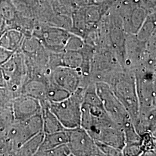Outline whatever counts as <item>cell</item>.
Here are the masks:
<instances>
[{
  "label": "cell",
  "instance_id": "44dd1931",
  "mask_svg": "<svg viewBox=\"0 0 156 156\" xmlns=\"http://www.w3.org/2000/svg\"><path fill=\"white\" fill-rule=\"evenodd\" d=\"M70 94L71 93L67 90L53 83L48 79L47 84V100L50 102H60L68 98Z\"/></svg>",
  "mask_w": 156,
  "mask_h": 156
},
{
  "label": "cell",
  "instance_id": "9a60e30c",
  "mask_svg": "<svg viewBox=\"0 0 156 156\" xmlns=\"http://www.w3.org/2000/svg\"><path fill=\"white\" fill-rule=\"evenodd\" d=\"M48 78H42L28 79L23 85L20 95H24L35 98L40 102L47 100V84Z\"/></svg>",
  "mask_w": 156,
  "mask_h": 156
},
{
  "label": "cell",
  "instance_id": "f546056e",
  "mask_svg": "<svg viewBox=\"0 0 156 156\" xmlns=\"http://www.w3.org/2000/svg\"><path fill=\"white\" fill-rule=\"evenodd\" d=\"M6 29V22L3 17L0 16V36L3 34Z\"/></svg>",
  "mask_w": 156,
  "mask_h": 156
},
{
  "label": "cell",
  "instance_id": "7a4b0ae2",
  "mask_svg": "<svg viewBox=\"0 0 156 156\" xmlns=\"http://www.w3.org/2000/svg\"><path fill=\"white\" fill-rule=\"evenodd\" d=\"M107 84L128 112L134 126L138 118L140 104L134 71L122 68Z\"/></svg>",
  "mask_w": 156,
  "mask_h": 156
},
{
  "label": "cell",
  "instance_id": "7c38bea8",
  "mask_svg": "<svg viewBox=\"0 0 156 156\" xmlns=\"http://www.w3.org/2000/svg\"><path fill=\"white\" fill-rule=\"evenodd\" d=\"M47 77L51 82L71 94L79 87L86 86L88 83L78 70L62 66H58L50 70Z\"/></svg>",
  "mask_w": 156,
  "mask_h": 156
},
{
  "label": "cell",
  "instance_id": "d4e9b609",
  "mask_svg": "<svg viewBox=\"0 0 156 156\" xmlns=\"http://www.w3.org/2000/svg\"><path fill=\"white\" fill-rule=\"evenodd\" d=\"M13 8L8 2H2L0 4V16L3 17L6 22L11 21L15 17Z\"/></svg>",
  "mask_w": 156,
  "mask_h": 156
},
{
  "label": "cell",
  "instance_id": "cb8c5ba5",
  "mask_svg": "<svg viewBox=\"0 0 156 156\" xmlns=\"http://www.w3.org/2000/svg\"><path fill=\"white\" fill-rule=\"evenodd\" d=\"M143 152L142 143L126 144L122 150L123 156H142Z\"/></svg>",
  "mask_w": 156,
  "mask_h": 156
},
{
  "label": "cell",
  "instance_id": "7402d4cb",
  "mask_svg": "<svg viewBox=\"0 0 156 156\" xmlns=\"http://www.w3.org/2000/svg\"><path fill=\"white\" fill-rule=\"evenodd\" d=\"M37 156H70L71 153L68 144H63L52 149L42 151L38 154Z\"/></svg>",
  "mask_w": 156,
  "mask_h": 156
},
{
  "label": "cell",
  "instance_id": "8fae6325",
  "mask_svg": "<svg viewBox=\"0 0 156 156\" xmlns=\"http://www.w3.org/2000/svg\"><path fill=\"white\" fill-rule=\"evenodd\" d=\"M68 145L71 156H104L99 147L89 134L81 127L68 129Z\"/></svg>",
  "mask_w": 156,
  "mask_h": 156
},
{
  "label": "cell",
  "instance_id": "ffe728a7",
  "mask_svg": "<svg viewBox=\"0 0 156 156\" xmlns=\"http://www.w3.org/2000/svg\"><path fill=\"white\" fill-rule=\"evenodd\" d=\"M155 33L156 12L150 13L147 15L145 22L142 24V26L135 35L139 40L146 42Z\"/></svg>",
  "mask_w": 156,
  "mask_h": 156
},
{
  "label": "cell",
  "instance_id": "6da1fadb",
  "mask_svg": "<svg viewBox=\"0 0 156 156\" xmlns=\"http://www.w3.org/2000/svg\"><path fill=\"white\" fill-rule=\"evenodd\" d=\"M80 127L96 142L122 151L126 145L123 128L106 113L97 93L94 82H90L85 87Z\"/></svg>",
  "mask_w": 156,
  "mask_h": 156
},
{
  "label": "cell",
  "instance_id": "ac0fdd59",
  "mask_svg": "<svg viewBox=\"0 0 156 156\" xmlns=\"http://www.w3.org/2000/svg\"><path fill=\"white\" fill-rule=\"evenodd\" d=\"M69 140L68 129L57 131L50 134H44L42 142L39 150L35 156H37L40 153L52 149L57 146L63 144H67Z\"/></svg>",
  "mask_w": 156,
  "mask_h": 156
},
{
  "label": "cell",
  "instance_id": "5bb4252c",
  "mask_svg": "<svg viewBox=\"0 0 156 156\" xmlns=\"http://www.w3.org/2000/svg\"><path fill=\"white\" fill-rule=\"evenodd\" d=\"M146 53V42L134 34H127L124 68L134 71L142 65Z\"/></svg>",
  "mask_w": 156,
  "mask_h": 156
},
{
  "label": "cell",
  "instance_id": "2e32d148",
  "mask_svg": "<svg viewBox=\"0 0 156 156\" xmlns=\"http://www.w3.org/2000/svg\"><path fill=\"white\" fill-rule=\"evenodd\" d=\"M40 102L42 107L41 116L44 134H50L67 129L63 127L55 115L50 111L48 106V101Z\"/></svg>",
  "mask_w": 156,
  "mask_h": 156
},
{
  "label": "cell",
  "instance_id": "4fadbf2b",
  "mask_svg": "<svg viewBox=\"0 0 156 156\" xmlns=\"http://www.w3.org/2000/svg\"><path fill=\"white\" fill-rule=\"evenodd\" d=\"M11 107L14 122L23 121L39 114L42 109L39 100L24 95L14 97Z\"/></svg>",
  "mask_w": 156,
  "mask_h": 156
},
{
  "label": "cell",
  "instance_id": "d6986e66",
  "mask_svg": "<svg viewBox=\"0 0 156 156\" xmlns=\"http://www.w3.org/2000/svg\"><path fill=\"white\" fill-rule=\"evenodd\" d=\"M43 131L26 141L16 151V156H35L39 150L44 137Z\"/></svg>",
  "mask_w": 156,
  "mask_h": 156
},
{
  "label": "cell",
  "instance_id": "484cf974",
  "mask_svg": "<svg viewBox=\"0 0 156 156\" xmlns=\"http://www.w3.org/2000/svg\"><path fill=\"white\" fill-rule=\"evenodd\" d=\"M96 144L104 156H123L122 151L119 150L114 147H112L109 145H105L98 142H96Z\"/></svg>",
  "mask_w": 156,
  "mask_h": 156
},
{
  "label": "cell",
  "instance_id": "8992f818",
  "mask_svg": "<svg viewBox=\"0 0 156 156\" xmlns=\"http://www.w3.org/2000/svg\"><path fill=\"white\" fill-rule=\"evenodd\" d=\"M140 112L156 110V71L143 66L134 71Z\"/></svg>",
  "mask_w": 156,
  "mask_h": 156
},
{
  "label": "cell",
  "instance_id": "9c48e42d",
  "mask_svg": "<svg viewBox=\"0 0 156 156\" xmlns=\"http://www.w3.org/2000/svg\"><path fill=\"white\" fill-rule=\"evenodd\" d=\"M32 35L39 39L45 49L51 53L62 52L72 33L63 28L41 23L34 27Z\"/></svg>",
  "mask_w": 156,
  "mask_h": 156
},
{
  "label": "cell",
  "instance_id": "30bf717a",
  "mask_svg": "<svg viewBox=\"0 0 156 156\" xmlns=\"http://www.w3.org/2000/svg\"><path fill=\"white\" fill-rule=\"evenodd\" d=\"M108 16V37L112 50L118 61L124 68L126 36L121 17L113 7L107 12Z\"/></svg>",
  "mask_w": 156,
  "mask_h": 156
},
{
  "label": "cell",
  "instance_id": "f1b7e54d",
  "mask_svg": "<svg viewBox=\"0 0 156 156\" xmlns=\"http://www.w3.org/2000/svg\"><path fill=\"white\" fill-rule=\"evenodd\" d=\"M85 4L101 5L106 3H115V0H84Z\"/></svg>",
  "mask_w": 156,
  "mask_h": 156
},
{
  "label": "cell",
  "instance_id": "4316f807",
  "mask_svg": "<svg viewBox=\"0 0 156 156\" xmlns=\"http://www.w3.org/2000/svg\"><path fill=\"white\" fill-rule=\"evenodd\" d=\"M15 52L0 46V66L7 62Z\"/></svg>",
  "mask_w": 156,
  "mask_h": 156
},
{
  "label": "cell",
  "instance_id": "277c9868",
  "mask_svg": "<svg viewBox=\"0 0 156 156\" xmlns=\"http://www.w3.org/2000/svg\"><path fill=\"white\" fill-rule=\"evenodd\" d=\"M123 68L111 48H95L90 71V78L94 82L108 83L112 76Z\"/></svg>",
  "mask_w": 156,
  "mask_h": 156
},
{
  "label": "cell",
  "instance_id": "603a6c76",
  "mask_svg": "<svg viewBox=\"0 0 156 156\" xmlns=\"http://www.w3.org/2000/svg\"><path fill=\"white\" fill-rule=\"evenodd\" d=\"M83 39L72 34L67 42L64 51H79L85 45Z\"/></svg>",
  "mask_w": 156,
  "mask_h": 156
},
{
  "label": "cell",
  "instance_id": "5b68a950",
  "mask_svg": "<svg viewBox=\"0 0 156 156\" xmlns=\"http://www.w3.org/2000/svg\"><path fill=\"white\" fill-rule=\"evenodd\" d=\"M0 68L5 81L6 89L13 98L19 95L27 79V69L22 52L20 50L15 51Z\"/></svg>",
  "mask_w": 156,
  "mask_h": 156
},
{
  "label": "cell",
  "instance_id": "83f0119b",
  "mask_svg": "<svg viewBox=\"0 0 156 156\" xmlns=\"http://www.w3.org/2000/svg\"><path fill=\"white\" fill-rule=\"evenodd\" d=\"M142 5L149 14L156 12V0H141Z\"/></svg>",
  "mask_w": 156,
  "mask_h": 156
},
{
  "label": "cell",
  "instance_id": "ba28073f",
  "mask_svg": "<svg viewBox=\"0 0 156 156\" xmlns=\"http://www.w3.org/2000/svg\"><path fill=\"white\" fill-rule=\"evenodd\" d=\"M43 131L41 113L26 120L13 122L6 134V138L11 142L15 154L17 149L27 140Z\"/></svg>",
  "mask_w": 156,
  "mask_h": 156
},
{
  "label": "cell",
  "instance_id": "52a82bcc",
  "mask_svg": "<svg viewBox=\"0 0 156 156\" xmlns=\"http://www.w3.org/2000/svg\"><path fill=\"white\" fill-rule=\"evenodd\" d=\"M97 93L112 120L126 130L134 127L132 119L122 103L113 94L109 86L104 82H95Z\"/></svg>",
  "mask_w": 156,
  "mask_h": 156
},
{
  "label": "cell",
  "instance_id": "4dcf8cb0",
  "mask_svg": "<svg viewBox=\"0 0 156 156\" xmlns=\"http://www.w3.org/2000/svg\"><path fill=\"white\" fill-rule=\"evenodd\" d=\"M0 87H1V88H5L6 87L5 81L4 80L1 68H0Z\"/></svg>",
  "mask_w": 156,
  "mask_h": 156
},
{
  "label": "cell",
  "instance_id": "e0dca14e",
  "mask_svg": "<svg viewBox=\"0 0 156 156\" xmlns=\"http://www.w3.org/2000/svg\"><path fill=\"white\" fill-rule=\"evenodd\" d=\"M24 34L17 28H8L0 36V46L12 51L20 50Z\"/></svg>",
  "mask_w": 156,
  "mask_h": 156
},
{
  "label": "cell",
  "instance_id": "3957f363",
  "mask_svg": "<svg viewBox=\"0 0 156 156\" xmlns=\"http://www.w3.org/2000/svg\"><path fill=\"white\" fill-rule=\"evenodd\" d=\"M86 86L79 87L68 98L60 102L48 101V106L50 111L67 129L80 127L82 106Z\"/></svg>",
  "mask_w": 156,
  "mask_h": 156
}]
</instances>
